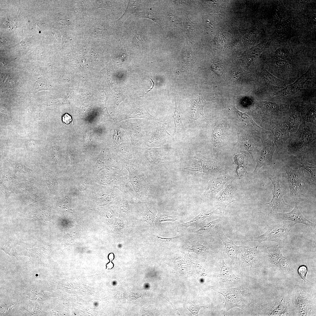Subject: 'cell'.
<instances>
[{"mask_svg": "<svg viewBox=\"0 0 316 316\" xmlns=\"http://www.w3.org/2000/svg\"><path fill=\"white\" fill-rule=\"evenodd\" d=\"M279 221L270 224L265 233L254 237L250 241H257L258 246L262 242L267 241L276 242L281 248L286 246L288 243V236L294 223Z\"/></svg>", "mask_w": 316, "mask_h": 316, "instance_id": "cell-1", "label": "cell"}, {"mask_svg": "<svg viewBox=\"0 0 316 316\" xmlns=\"http://www.w3.org/2000/svg\"><path fill=\"white\" fill-rule=\"evenodd\" d=\"M214 290L225 298V303L222 311L226 312L235 307L246 310L249 307L250 302L245 288L240 286L228 289L217 288Z\"/></svg>", "mask_w": 316, "mask_h": 316, "instance_id": "cell-2", "label": "cell"}, {"mask_svg": "<svg viewBox=\"0 0 316 316\" xmlns=\"http://www.w3.org/2000/svg\"><path fill=\"white\" fill-rule=\"evenodd\" d=\"M284 167L287 175L291 196L298 197L310 188L311 183L305 176L303 168L300 166L298 169L294 170L287 164Z\"/></svg>", "mask_w": 316, "mask_h": 316, "instance_id": "cell-3", "label": "cell"}, {"mask_svg": "<svg viewBox=\"0 0 316 316\" xmlns=\"http://www.w3.org/2000/svg\"><path fill=\"white\" fill-rule=\"evenodd\" d=\"M130 183L137 199H144L147 196L146 171L145 167L126 165Z\"/></svg>", "mask_w": 316, "mask_h": 316, "instance_id": "cell-4", "label": "cell"}, {"mask_svg": "<svg viewBox=\"0 0 316 316\" xmlns=\"http://www.w3.org/2000/svg\"><path fill=\"white\" fill-rule=\"evenodd\" d=\"M269 216L272 220L291 221L294 223V225L297 224L306 225L310 229L314 235H315L316 224L310 221L303 216L296 203H295L293 209L290 212L279 213L273 212L270 213Z\"/></svg>", "mask_w": 316, "mask_h": 316, "instance_id": "cell-5", "label": "cell"}, {"mask_svg": "<svg viewBox=\"0 0 316 316\" xmlns=\"http://www.w3.org/2000/svg\"><path fill=\"white\" fill-rule=\"evenodd\" d=\"M269 178L273 185L272 198L269 202L266 204L269 205L274 212L283 213L287 211L291 206L286 203L284 199L279 177L277 176H270Z\"/></svg>", "mask_w": 316, "mask_h": 316, "instance_id": "cell-6", "label": "cell"}, {"mask_svg": "<svg viewBox=\"0 0 316 316\" xmlns=\"http://www.w3.org/2000/svg\"><path fill=\"white\" fill-rule=\"evenodd\" d=\"M278 245H272L265 248L264 254L270 263L280 270L287 272L290 269L288 259L282 254Z\"/></svg>", "mask_w": 316, "mask_h": 316, "instance_id": "cell-7", "label": "cell"}, {"mask_svg": "<svg viewBox=\"0 0 316 316\" xmlns=\"http://www.w3.org/2000/svg\"><path fill=\"white\" fill-rule=\"evenodd\" d=\"M293 301L296 315H311L312 302L310 295L305 291L300 289L297 290Z\"/></svg>", "mask_w": 316, "mask_h": 316, "instance_id": "cell-8", "label": "cell"}, {"mask_svg": "<svg viewBox=\"0 0 316 316\" xmlns=\"http://www.w3.org/2000/svg\"><path fill=\"white\" fill-rule=\"evenodd\" d=\"M201 86L200 88L196 85L192 96L190 114L192 118L195 122L202 119H207L205 117L203 109L205 106L209 103L207 102L203 97Z\"/></svg>", "mask_w": 316, "mask_h": 316, "instance_id": "cell-9", "label": "cell"}, {"mask_svg": "<svg viewBox=\"0 0 316 316\" xmlns=\"http://www.w3.org/2000/svg\"><path fill=\"white\" fill-rule=\"evenodd\" d=\"M262 315L267 316H282L288 314L287 303L283 298H280L261 307Z\"/></svg>", "mask_w": 316, "mask_h": 316, "instance_id": "cell-10", "label": "cell"}, {"mask_svg": "<svg viewBox=\"0 0 316 316\" xmlns=\"http://www.w3.org/2000/svg\"><path fill=\"white\" fill-rule=\"evenodd\" d=\"M275 150V145L274 140L264 141L260 155L253 174H255L263 166L272 165L273 155Z\"/></svg>", "mask_w": 316, "mask_h": 316, "instance_id": "cell-11", "label": "cell"}, {"mask_svg": "<svg viewBox=\"0 0 316 316\" xmlns=\"http://www.w3.org/2000/svg\"><path fill=\"white\" fill-rule=\"evenodd\" d=\"M270 130L274 136V144L279 148H282L289 137V132L287 124L284 122L271 123Z\"/></svg>", "mask_w": 316, "mask_h": 316, "instance_id": "cell-12", "label": "cell"}, {"mask_svg": "<svg viewBox=\"0 0 316 316\" xmlns=\"http://www.w3.org/2000/svg\"><path fill=\"white\" fill-rule=\"evenodd\" d=\"M218 236L224 245L223 251L231 259L233 264H238L241 246L236 245L232 240L226 236L222 230L219 231Z\"/></svg>", "mask_w": 316, "mask_h": 316, "instance_id": "cell-13", "label": "cell"}, {"mask_svg": "<svg viewBox=\"0 0 316 316\" xmlns=\"http://www.w3.org/2000/svg\"><path fill=\"white\" fill-rule=\"evenodd\" d=\"M258 247L257 245L253 247L241 246V251L238 257V263H242L252 267L258 262L260 253L257 250Z\"/></svg>", "mask_w": 316, "mask_h": 316, "instance_id": "cell-14", "label": "cell"}, {"mask_svg": "<svg viewBox=\"0 0 316 316\" xmlns=\"http://www.w3.org/2000/svg\"><path fill=\"white\" fill-rule=\"evenodd\" d=\"M309 72L308 71H307L294 83L288 85L284 88L276 93L275 95H286L296 92L303 88L304 84L308 79V75Z\"/></svg>", "mask_w": 316, "mask_h": 316, "instance_id": "cell-15", "label": "cell"}, {"mask_svg": "<svg viewBox=\"0 0 316 316\" xmlns=\"http://www.w3.org/2000/svg\"><path fill=\"white\" fill-rule=\"evenodd\" d=\"M220 253L219 276L221 280L223 282H235L240 281L241 279L236 276L231 268L228 267L225 263L221 251Z\"/></svg>", "mask_w": 316, "mask_h": 316, "instance_id": "cell-16", "label": "cell"}, {"mask_svg": "<svg viewBox=\"0 0 316 316\" xmlns=\"http://www.w3.org/2000/svg\"><path fill=\"white\" fill-rule=\"evenodd\" d=\"M231 183L224 190L219 193L216 197L217 205L224 208L223 215L226 207L231 202L237 201L233 197Z\"/></svg>", "mask_w": 316, "mask_h": 316, "instance_id": "cell-17", "label": "cell"}, {"mask_svg": "<svg viewBox=\"0 0 316 316\" xmlns=\"http://www.w3.org/2000/svg\"><path fill=\"white\" fill-rule=\"evenodd\" d=\"M175 103V109L173 116L175 124L174 135L181 134L186 133L183 124L180 104L176 97H174Z\"/></svg>", "mask_w": 316, "mask_h": 316, "instance_id": "cell-18", "label": "cell"}, {"mask_svg": "<svg viewBox=\"0 0 316 316\" xmlns=\"http://www.w3.org/2000/svg\"><path fill=\"white\" fill-rule=\"evenodd\" d=\"M222 217H220L209 222H205L202 223L199 229L194 231L195 233L202 235H211L214 228L222 220Z\"/></svg>", "mask_w": 316, "mask_h": 316, "instance_id": "cell-19", "label": "cell"}, {"mask_svg": "<svg viewBox=\"0 0 316 316\" xmlns=\"http://www.w3.org/2000/svg\"><path fill=\"white\" fill-rule=\"evenodd\" d=\"M219 208L220 207H219L212 212L208 213L201 212L198 215L189 221L186 222H182L179 223L178 224L183 228H187L201 222L205 218L209 217L213 214H218V210Z\"/></svg>", "mask_w": 316, "mask_h": 316, "instance_id": "cell-20", "label": "cell"}, {"mask_svg": "<svg viewBox=\"0 0 316 316\" xmlns=\"http://www.w3.org/2000/svg\"><path fill=\"white\" fill-rule=\"evenodd\" d=\"M25 255L28 256L32 260L41 264L42 260L46 258V247L27 250Z\"/></svg>", "mask_w": 316, "mask_h": 316, "instance_id": "cell-21", "label": "cell"}, {"mask_svg": "<svg viewBox=\"0 0 316 316\" xmlns=\"http://www.w3.org/2000/svg\"><path fill=\"white\" fill-rule=\"evenodd\" d=\"M234 110L238 119L244 123L248 127L257 131H263L264 129L257 125L247 114L241 112L234 107Z\"/></svg>", "mask_w": 316, "mask_h": 316, "instance_id": "cell-22", "label": "cell"}, {"mask_svg": "<svg viewBox=\"0 0 316 316\" xmlns=\"http://www.w3.org/2000/svg\"><path fill=\"white\" fill-rule=\"evenodd\" d=\"M207 243L204 241H194L187 244L186 248L190 251L198 254L204 253L207 250Z\"/></svg>", "mask_w": 316, "mask_h": 316, "instance_id": "cell-23", "label": "cell"}, {"mask_svg": "<svg viewBox=\"0 0 316 316\" xmlns=\"http://www.w3.org/2000/svg\"><path fill=\"white\" fill-rule=\"evenodd\" d=\"M300 163L301 164V165H300V166L307 170L310 173L312 179L311 184L315 185L316 180V168L315 166L312 164L308 163L303 158H301V160Z\"/></svg>", "mask_w": 316, "mask_h": 316, "instance_id": "cell-24", "label": "cell"}, {"mask_svg": "<svg viewBox=\"0 0 316 316\" xmlns=\"http://www.w3.org/2000/svg\"><path fill=\"white\" fill-rule=\"evenodd\" d=\"M225 182L220 180L213 181L205 192L207 195H215L222 188Z\"/></svg>", "mask_w": 316, "mask_h": 316, "instance_id": "cell-25", "label": "cell"}, {"mask_svg": "<svg viewBox=\"0 0 316 316\" xmlns=\"http://www.w3.org/2000/svg\"><path fill=\"white\" fill-rule=\"evenodd\" d=\"M263 77L266 83L269 85L277 86L280 83V80L267 70L264 72Z\"/></svg>", "mask_w": 316, "mask_h": 316, "instance_id": "cell-26", "label": "cell"}, {"mask_svg": "<svg viewBox=\"0 0 316 316\" xmlns=\"http://www.w3.org/2000/svg\"><path fill=\"white\" fill-rule=\"evenodd\" d=\"M137 15L139 17L146 18L151 19L160 25L159 20L152 12L150 11H139L137 12Z\"/></svg>", "mask_w": 316, "mask_h": 316, "instance_id": "cell-27", "label": "cell"}, {"mask_svg": "<svg viewBox=\"0 0 316 316\" xmlns=\"http://www.w3.org/2000/svg\"><path fill=\"white\" fill-rule=\"evenodd\" d=\"M130 3L129 2L125 13L119 20L126 19L132 13L136 12L138 10V7L134 5V4L132 3V2L130 1Z\"/></svg>", "mask_w": 316, "mask_h": 316, "instance_id": "cell-28", "label": "cell"}, {"mask_svg": "<svg viewBox=\"0 0 316 316\" xmlns=\"http://www.w3.org/2000/svg\"><path fill=\"white\" fill-rule=\"evenodd\" d=\"M158 219L159 222L170 221L178 224L179 223L178 219L176 217L164 214H159L158 216Z\"/></svg>", "mask_w": 316, "mask_h": 316, "instance_id": "cell-29", "label": "cell"}, {"mask_svg": "<svg viewBox=\"0 0 316 316\" xmlns=\"http://www.w3.org/2000/svg\"><path fill=\"white\" fill-rule=\"evenodd\" d=\"M155 214L150 210H147L145 212L144 217L145 221L150 224H153L155 217Z\"/></svg>", "mask_w": 316, "mask_h": 316, "instance_id": "cell-30", "label": "cell"}, {"mask_svg": "<svg viewBox=\"0 0 316 316\" xmlns=\"http://www.w3.org/2000/svg\"><path fill=\"white\" fill-rule=\"evenodd\" d=\"M235 162L238 165H245L247 166L248 163L246 159L245 155L239 154L235 158Z\"/></svg>", "mask_w": 316, "mask_h": 316, "instance_id": "cell-31", "label": "cell"}, {"mask_svg": "<svg viewBox=\"0 0 316 316\" xmlns=\"http://www.w3.org/2000/svg\"><path fill=\"white\" fill-rule=\"evenodd\" d=\"M267 109L272 112H276L280 111V108L279 105L271 102H268L266 104Z\"/></svg>", "mask_w": 316, "mask_h": 316, "instance_id": "cell-32", "label": "cell"}, {"mask_svg": "<svg viewBox=\"0 0 316 316\" xmlns=\"http://www.w3.org/2000/svg\"><path fill=\"white\" fill-rule=\"evenodd\" d=\"M213 135L215 145L220 141L221 135V129L218 127L215 128L213 132Z\"/></svg>", "mask_w": 316, "mask_h": 316, "instance_id": "cell-33", "label": "cell"}, {"mask_svg": "<svg viewBox=\"0 0 316 316\" xmlns=\"http://www.w3.org/2000/svg\"><path fill=\"white\" fill-rule=\"evenodd\" d=\"M212 68L213 71L218 75L221 76L223 73V68L218 65L214 64L212 66Z\"/></svg>", "mask_w": 316, "mask_h": 316, "instance_id": "cell-34", "label": "cell"}, {"mask_svg": "<svg viewBox=\"0 0 316 316\" xmlns=\"http://www.w3.org/2000/svg\"><path fill=\"white\" fill-rule=\"evenodd\" d=\"M298 273L301 278L304 281H308L306 278V276L307 272V267L304 265L300 266L298 269Z\"/></svg>", "mask_w": 316, "mask_h": 316, "instance_id": "cell-35", "label": "cell"}, {"mask_svg": "<svg viewBox=\"0 0 316 316\" xmlns=\"http://www.w3.org/2000/svg\"><path fill=\"white\" fill-rule=\"evenodd\" d=\"M275 53L277 56L282 59H285L288 56L287 51L282 48H279L277 49Z\"/></svg>", "mask_w": 316, "mask_h": 316, "instance_id": "cell-36", "label": "cell"}, {"mask_svg": "<svg viewBox=\"0 0 316 316\" xmlns=\"http://www.w3.org/2000/svg\"><path fill=\"white\" fill-rule=\"evenodd\" d=\"M157 237L158 239L160 241L164 242H171L178 239L181 237V236H177L170 238H164L159 236H157Z\"/></svg>", "mask_w": 316, "mask_h": 316, "instance_id": "cell-37", "label": "cell"}, {"mask_svg": "<svg viewBox=\"0 0 316 316\" xmlns=\"http://www.w3.org/2000/svg\"><path fill=\"white\" fill-rule=\"evenodd\" d=\"M63 122L65 124H68L72 121L71 116L68 113L63 114L62 117Z\"/></svg>", "mask_w": 316, "mask_h": 316, "instance_id": "cell-38", "label": "cell"}, {"mask_svg": "<svg viewBox=\"0 0 316 316\" xmlns=\"http://www.w3.org/2000/svg\"><path fill=\"white\" fill-rule=\"evenodd\" d=\"M237 174L239 177L243 176L246 172V168H244L243 166H238L236 169Z\"/></svg>", "mask_w": 316, "mask_h": 316, "instance_id": "cell-39", "label": "cell"}, {"mask_svg": "<svg viewBox=\"0 0 316 316\" xmlns=\"http://www.w3.org/2000/svg\"><path fill=\"white\" fill-rule=\"evenodd\" d=\"M108 259L110 260V262L106 265V269H111L114 267V264L111 262V261L113 260L114 258V255L113 253H110L108 255Z\"/></svg>", "mask_w": 316, "mask_h": 316, "instance_id": "cell-40", "label": "cell"}, {"mask_svg": "<svg viewBox=\"0 0 316 316\" xmlns=\"http://www.w3.org/2000/svg\"><path fill=\"white\" fill-rule=\"evenodd\" d=\"M276 65L280 67H285L287 66V63L284 60H279L276 62Z\"/></svg>", "mask_w": 316, "mask_h": 316, "instance_id": "cell-41", "label": "cell"}]
</instances>
